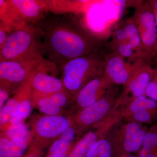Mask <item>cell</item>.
Segmentation results:
<instances>
[{
  "mask_svg": "<svg viewBox=\"0 0 157 157\" xmlns=\"http://www.w3.org/2000/svg\"><path fill=\"white\" fill-rule=\"evenodd\" d=\"M35 26L43 58L59 67L73 59L102 51L100 38L74 14H46Z\"/></svg>",
  "mask_w": 157,
  "mask_h": 157,
  "instance_id": "cell-1",
  "label": "cell"
},
{
  "mask_svg": "<svg viewBox=\"0 0 157 157\" xmlns=\"http://www.w3.org/2000/svg\"><path fill=\"white\" fill-rule=\"evenodd\" d=\"M103 51L71 60L60 67L65 89L74 99L90 81L104 73Z\"/></svg>",
  "mask_w": 157,
  "mask_h": 157,
  "instance_id": "cell-2",
  "label": "cell"
},
{
  "mask_svg": "<svg viewBox=\"0 0 157 157\" xmlns=\"http://www.w3.org/2000/svg\"><path fill=\"white\" fill-rule=\"evenodd\" d=\"M43 57L42 45L35 26H14L0 48V62L32 59Z\"/></svg>",
  "mask_w": 157,
  "mask_h": 157,
  "instance_id": "cell-3",
  "label": "cell"
},
{
  "mask_svg": "<svg viewBox=\"0 0 157 157\" xmlns=\"http://www.w3.org/2000/svg\"><path fill=\"white\" fill-rule=\"evenodd\" d=\"M1 21L13 26L27 24L35 26L46 15L42 1H0Z\"/></svg>",
  "mask_w": 157,
  "mask_h": 157,
  "instance_id": "cell-4",
  "label": "cell"
},
{
  "mask_svg": "<svg viewBox=\"0 0 157 157\" xmlns=\"http://www.w3.org/2000/svg\"><path fill=\"white\" fill-rule=\"evenodd\" d=\"M117 122L109 130L111 135L110 139H107L112 146L113 153L115 152L118 157L141 149L147 132L146 129L134 121L119 125Z\"/></svg>",
  "mask_w": 157,
  "mask_h": 157,
  "instance_id": "cell-5",
  "label": "cell"
},
{
  "mask_svg": "<svg viewBox=\"0 0 157 157\" xmlns=\"http://www.w3.org/2000/svg\"><path fill=\"white\" fill-rule=\"evenodd\" d=\"M133 18L141 37L144 58L151 62L157 55V29L154 15L147 1H135Z\"/></svg>",
  "mask_w": 157,
  "mask_h": 157,
  "instance_id": "cell-6",
  "label": "cell"
},
{
  "mask_svg": "<svg viewBox=\"0 0 157 157\" xmlns=\"http://www.w3.org/2000/svg\"><path fill=\"white\" fill-rule=\"evenodd\" d=\"M73 124V118L62 115L42 116L37 118L31 132L33 149L37 151L59 137Z\"/></svg>",
  "mask_w": 157,
  "mask_h": 157,
  "instance_id": "cell-7",
  "label": "cell"
},
{
  "mask_svg": "<svg viewBox=\"0 0 157 157\" xmlns=\"http://www.w3.org/2000/svg\"><path fill=\"white\" fill-rule=\"evenodd\" d=\"M43 58L0 62V87L15 94L22 85L29 81Z\"/></svg>",
  "mask_w": 157,
  "mask_h": 157,
  "instance_id": "cell-8",
  "label": "cell"
},
{
  "mask_svg": "<svg viewBox=\"0 0 157 157\" xmlns=\"http://www.w3.org/2000/svg\"><path fill=\"white\" fill-rule=\"evenodd\" d=\"M119 98L113 89L94 104L79 109L73 118V124L78 131L97 126L109 117L114 107L117 106Z\"/></svg>",
  "mask_w": 157,
  "mask_h": 157,
  "instance_id": "cell-9",
  "label": "cell"
},
{
  "mask_svg": "<svg viewBox=\"0 0 157 157\" xmlns=\"http://www.w3.org/2000/svg\"><path fill=\"white\" fill-rule=\"evenodd\" d=\"M134 70L132 76L125 85L117 104H126L133 99L146 95V91L155 73L151 62L143 58L134 62Z\"/></svg>",
  "mask_w": 157,
  "mask_h": 157,
  "instance_id": "cell-10",
  "label": "cell"
},
{
  "mask_svg": "<svg viewBox=\"0 0 157 157\" xmlns=\"http://www.w3.org/2000/svg\"><path fill=\"white\" fill-rule=\"evenodd\" d=\"M58 66L43 58L29 79L33 91V97L52 94L64 89L63 81L56 76Z\"/></svg>",
  "mask_w": 157,
  "mask_h": 157,
  "instance_id": "cell-11",
  "label": "cell"
},
{
  "mask_svg": "<svg viewBox=\"0 0 157 157\" xmlns=\"http://www.w3.org/2000/svg\"><path fill=\"white\" fill-rule=\"evenodd\" d=\"M114 84L104 73L90 81L73 99L79 109L88 107L104 98L112 90Z\"/></svg>",
  "mask_w": 157,
  "mask_h": 157,
  "instance_id": "cell-12",
  "label": "cell"
},
{
  "mask_svg": "<svg viewBox=\"0 0 157 157\" xmlns=\"http://www.w3.org/2000/svg\"><path fill=\"white\" fill-rule=\"evenodd\" d=\"M133 70V63L126 62L116 52L105 54L104 73L113 84L125 85Z\"/></svg>",
  "mask_w": 157,
  "mask_h": 157,
  "instance_id": "cell-13",
  "label": "cell"
},
{
  "mask_svg": "<svg viewBox=\"0 0 157 157\" xmlns=\"http://www.w3.org/2000/svg\"><path fill=\"white\" fill-rule=\"evenodd\" d=\"M73 98L66 90L48 96L33 98V105L45 115H62L63 108Z\"/></svg>",
  "mask_w": 157,
  "mask_h": 157,
  "instance_id": "cell-14",
  "label": "cell"
},
{
  "mask_svg": "<svg viewBox=\"0 0 157 157\" xmlns=\"http://www.w3.org/2000/svg\"><path fill=\"white\" fill-rule=\"evenodd\" d=\"M15 94L19 98V104L11 118L7 129L11 125L24 122L30 115L33 107V89L29 81L22 85Z\"/></svg>",
  "mask_w": 157,
  "mask_h": 157,
  "instance_id": "cell-15",
  "label": "cell"
},
{
  "mask_svg": "<svg viewBox=\"0 0 157 157\" xmlns=\"http://www.w3.org/2000/svg\"><path fill=\"white\" fill-rule=\"evenodd\" d=\"M113 124L110 121L104 122L98 125L97 131L88 132L76 144L68 155V157H86L90 149L96 141L112 128Z\"/></svg>",
  "mask_w": 157,
  "mask_h": 157,
  "instance_id": "cell-16",
  "label": "cell"
},
{
  "mask_svg": "<svg viewBox=\"0 0 157 157\" xmlns=\"http://www.w3.org/2000/svg\"><path fill=\"white\" fill-rule=\"evenodd\" d=\"M28 140L21 137L9 139L1 136L0 157H22L28 146Z\"/></svg>",
  "mask_w": 157,
  "mask_h": 157,
  "instance_id": "cell-17",
  "label": "cell"
},
{
  "mask_svg": "<svg viewBox=\"0 0 157 157\" xmlns=\"http://www.w3.org/2000/svg\"><path fill=\"white\" fill-rule=\"evenodd\" d=\"M78 130L74 124L72 125L52 144L48 155L54 157H62L68 155Z\"/></svg>",
  "mask_w": 157,
  "mask_h": 157,
  "instance_id": "cell-18",
  "label": "cell"
},
{
  "mask_svg": "<svg viewBox=\"0 0 157 157\" xmlns=\"http://www.w3.org/2000/svg\"><path fill=\"white\" fill-rule=\"evenodd\" d=\"M126 104V107L121 114L128 119L132 114L140 110L147 109L157 113V101L146 95L137 97Z\"/></svg>",
  "mask_w": 157,
  "mask_h": 157,
  "instance_id": "cell-19",
  "label": "cell"
},
{
  "mask_svg": "<svg viewBox=\"0 0 157 157\" xmlns=\"http://www.w3.org/2000/svg\"><path fill=\"white\" fill-rule=\"evenodd\" d=\"M123 27L128 42L140 58H144L143 45L141 37L133 16L129 17L124 23Z\"/></svg>",
  "mask_w": 157,
  "mask_h": 157,
  "instance_id": "cell-20",
  "label": "cell"
},
{
  "mask_svg": "<svg viewBox=\"0 0 157 157\" xmlns=\"http://www.w3.org/2000/svg\"><path fill=\"white\" fill-rule=\"evenodd\" d=\"M20 99L16 94L10 98L0 109V127L2 132L6 131L12 115L19 105Z\"/></svg>",
  "mask_w": 157,
  "mask_h": 157,
  "instance_id": "cell-21",
  "label": "cell"
},
{
  "mask_svg": "<svg viewBox=\"0 0 157 157\" xmlns=\"http://www.w3.org/2000/svg\"><path fill=\"white\" fill-rule=\"evenodd\" d=\"M112 155L111 144L107 139L103 138L93 144L86 157H112Z\"/></svg>",
  "mask_w": 157,
  "mask_h": 157,
  "instance_id": "cell-22",
  "label": "cell"
},
{
  "mask_svg": "<svg viewBox=\"0 0 157 157\" xmlns=\"http://www.w3.org/2000/svg\"><path fill=\"white\" fill-rule=\"evenodd\" d=\"M3 132L5 135L1 136L9 139L14 137H22L27 140H30L31 138V133L29 132L27 126L24 122L11 125Z\"/></svg>",
  "mask_w": 157,
  "mask_h": 157,
  "instance_id": "cell-23",
  "label": "cell"
},
{
  "mask_svg": "<svg viewBox=\"0 0 157 157\" xmlns=\"http://www.w3.org/2000/svg\"><path fill=\"white\" fill-rule=\"evenodd\" d=\"M114 51L124 59H128L131 62H135L138 59L140 58L132 45L128 42H124L118 45Z\"/></svg>",
  "mask_w": 157,
  "mask_h": 157,
  "instance_id": "cell-24",
  "label": "cell"
},
{
  "mask_svg": "<svg viewBox=\"0 0 157 157\" xmlns=\"http://www.w3.org/2000/svg\"><path fill=\"white\" fill-rule=\"evenodd\" d=\"M142 148L149 151H157V124L153 126L147 133Z\"/></svg>",
  "mask_w": 157,
  "mask_h": 157,
  "instance_id": "cell-25",
  "label": "cell"
},
{
  "mask_svg": "<svg viewBox=\"0 0 157 157\" xmlns=\"http://www.w3.org/2000/svg\"><path fill=\"white\" fill-rule=\"evenodd\" d=\"M157 117V113L149 110L137 111L131 116L128 119L136 122L149 123L151 122Z\"/></svg>",
  "mask_w": 157,
  "mask_h": 157,
  "instance_id": "cell-26",
  "label": "cell"
},
{
  "mask_svg": "<svg viewBox=\"0 0 157 157\" xmlns=\"http://www.w3.org/2000/svg\"><path fill=\"white\" fill-rule=\"evenodd\" d=\"M127 42L126 34L123 26L117 29L113 34L112 41L110 42V47L112 52L114 51L118 45Z\"/></svg>",
  "mask_w": 157,
  "mask_h": 157,
  "instance_id": "cell-27",
  "label": "cell"
},
{
  "mask_svg": "<svg viewBox=\"0 0 157 157\" xmlns=\"http://www.w3.org/2000/svg\"><path fill=\"white\" fill-rule=\"evenodd\" d=\"M146 96L157 101V66L155 69L152 79L147 90Z\"/></svg>",
  "mask_w": 157,
  "mask_h": 157,
  "instance_id": "cell-28",
  "label": "cell"
},
{
  "mask_svg": "<svg viewBox=\"0 0 157 157\" xmlns=\"http://www.w3.org/2000/svg\"><path fill=\"white\" fill-rule=\"evenodd\" d=\"M14 27L8 23L1 21L0 23V48L4 45L7 38L13 30Z\"/></svg>",
  "mask_w": 157,
  "mask_h": 157,
  "instance_id": "cell-29",
  "label": "cell"
},
{
  "mask_svg": "<svg viewBox=\"0 0 157 157\" xmlns=\"http://www.w3.org/2000/svg\"><path fill=\"white\" fill-rule=\"evenodd\" d=\"M11 94L9 90L0 87V108L5 105L9 100V95Z\"/></svg>",
  "mask_w": 157,
  "mask_h": 157,
  "instance_id": "cell-30",
  "label": "cell"
},
{
  "mask_svg": "<svg viewBox=\"0 0 157 157\" xmlns=\"http://www.w3.org/2000/svg\"><path fill=\"white\" fill-rule=\"evenodd\" d=\"M138 157H157V151H149L141 148Z\"/></svg>",
  "mask_w": 157,
  "mask_h": 157,
  "instance_id": "cell-31",
  "label": "cell"
},
{
  "mask_svg": "<svg viewBox=\"0 0 157 157\" xmlns=\"http://www.w3.org/2000/svg\"><path fill=\"white\" fill-rule=\"evenodd\" d=\"M147 1L151 7L157 10V0H151V1Z\"/></svg>",
  "mask_w": 157,
  "mask_h": 157,
  "instance_id": "cell-32",
  "label": "cell"
},
{
  "mask_svg": "<svg viewBox=\"0 0 157 157\" xmlns=\"http://www.w3.org/2000/svg\"><path fill=\"white\" fill-rule=\"evenodd\" d=\"M151 8L152 11H153L154 15L155 21L157 29V9H154V8H152L151 7Z\"/></svg>",
  "mask_w": 157,
  "mask_h": 157,
  "instance_id": "cell-33",
  "label": "cell"
},
{
  "mask_svg": "<svg viewBox=\"0 0 157 157\" xmlns=\"http://www.w3.org/2000/svg\"><path fill=\"white\" fill-rule=\"evenodd\" d=\"M24 157H39L37 156V152L35 153L34 151H33L32 153L30 154H29L25 156Z\"/></svg>",
  "mask_w": 157,
  "mask_h": 157,
  "instance_id": "cell-34",
  "label": "cell"
},
{
  "mask_svg": "<svg viewBox=\"0 0 157 157\" xmlns=\"http://www.w3.org/2000/svg\"><path fill=\"white\" fill-rule=\"evenodd\" d=\"M118 157H137L135 156V155H133L132 154L128 155H125L121 156Z\"/></svg>",
  "mask_w": 157,
  "mask_h": 157,
  "instance_id": "cell-35",
  "label": "cell"
},
{
  "mask_svg": "<svg viewBox=\"0 0 157 157\" xmlns=\"http://www.w3.org/2000/svg\"><path fill=\"white\" fill-rule=\"evenodd\" d=\"M46 157H54L53 156H52L50 155H47V156ZM62 157H68V155H66Z\"/></svg>",
  "mask_w": 157,
  "mask_h": 157,
  "instance_id": "cell-36",
  "label": "cell"
}]
</instances>
